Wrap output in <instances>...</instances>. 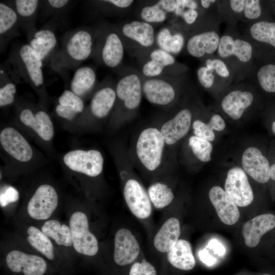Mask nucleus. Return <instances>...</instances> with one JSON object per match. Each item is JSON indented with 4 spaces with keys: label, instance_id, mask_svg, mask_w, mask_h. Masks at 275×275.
Masks as SVG:
<instances>
[{
    "label": "nucleus",
    "instance_id": "c03bdc74",
    "mask_svg": "<svg viewBox=\"0 0 275 275\" xmlns=\"http://www.w3.org/2000/svg\"><path fill=\"white\" fill-rule=\"evenodd\" d=\"M129 275H157L155 267L146 260L135 262L131 266Z\"/></svg>",
    "mask_w": 275,
    "mask_h": 275
},
{
    "label": "nucleus",
    "instance_id": "423d86ee",
    "mask_svg": "<svg viewBox=\"0 0 275 275\" xmlns=\"http://www.w3.org/2000/svg\"><path fill=\"white\" fill-rule=\"evenodd\" d=\"M253 85L249 82L239 83L233 86L222 98L220 106L222 111L231 119H240L245 112L250 108L255 101L256 89L251 90Z\"/></svg>",
    "mask_w": 275,
    "mask_h": 275
},
{
    "label": "nucleus",
    "instance_id": "f03ea898",
    "mask_svg": "<svg viewBox=\"0 0 275 275\" xmlns=\"http://www.w3.org/2000/svg\"><path fill=\"white\" fill-rule=\"evenodd\" d=\"M217 57L230 70L234 80H245L255 60L253 47L235 25H229L220 37Z\"/></svg>",
    "mask_w": 275,
    "mask_h": 275
},
{
    "label": "nucleus",
    "instance_id": "473e14b6",
    "mask_svg": "<svg viewBox=\"0 0 275 275\" xmlns=\"http://www.w3.org/2000/svg\"><path fill=\"white\" fill-rule=\"evenodd\" d=\"M116 90L105 85L100 88L94 94L90 104L93 115L98 118L106 116L113 108L116 99Z\"/></svg>",
    "mask_w": 275,
    "mask_h": 275
},
{
    "label": "nucleus",
    "instance_id": "4c0bfd02",
    "mask_svg": "<svg viewBox=\"0 0 275 275\" xmlns=\"http://www.w3.org/2000/svg\"><path fill=\"white\" fill-rule=\"evenodd\" d=\"M188 144L194 154L199 160L204 162L211 160L213 149L211 142L193 135L189 139Z\"/></svg>",
    "mask_w": 275,
    "mask_h": 275
},
{
    "label": "nucleus",
    "instance_id": "680f3d73",
    "mask_svg": "<svg viewBox=\"0 0 275 275\" xmlns=\"http://www.w3.org/2000/svg\"><path fill=\"white\" fill-rule=\"evenodd\" d=\"M273 13H274V15L275 17V1H274V6H273Z\"/></svg>",
    "mask_w": 275,
    "mask_h": 275
},
{
    "label": "nucleus",
    "instance_id": "6e6d98bb",
    "mask_svg": "<svg viewBox=\"0 0 275 275\" xmlns=\"http://www.w3.org/2000/svg\"><path fill=\"white\" fill-rule=\"evenodd\" d=\"M158 2L167 13L175 12L177 8V0H160Z\"/></svg>",
    "mask_w": 275,
    "mask_h": 275
},
{
    "label": "nucleus",
    "instance_id": "c756f323",
    "mask_svg": "<svg viewBox=\"0 0 275 275\" xmlns=\"http://www.w3.org/2000/svg\"><path fill=\"white\" fill-rule=\"evenodd\" d=\"M180 235L179 220L175 217H171L163 223L156 234L154 238V245L160 252H168L179 240Z\"/></svg>",
    "mask_w": 275,
    "mask_h": 275
},
{
    "label": "nucleus",
    "instance_id": "4d7b16f0",
    "mask_svg": "<svg viewBox=\"0 0 275 275\" xmlns=\"http://www.w3.org/2000/svg\"><path fill=\"white\" fill-rule=\"evenodd\" d=\"M201 260L208 265H211L215 263V259L212 257L206 249L203 250L199 253Z\"/></svg>",
    "mask_w": 275,
    "mask_h": 275
},
{
    "label": "nucleus",
    "instance_id": "9b49d317",
    "mask_svg": "<svg viewBox=\"0 0 275 275\" xmlns=\"http://www.w3.org/2000/svg\"><path fill=\"white\" fill-rule=\"evenodd\" d=\"M58 201V194L53 186L41 185L29 201L27 212L34 219H48L56 209Z\"/></svg>",
    "mask_w": 275,
    "mask_h": 275
},
{
    "label": "nucleus",
    "instance_id": "09e8293b",
    "mask_svg": "<svg viewBox=\"0 0 275 275\" xmlns=\"http://www.w3.org/2000/svg\"><path fill=\"white\" fill-rule=\"evenodd\" d=\"M185 43V39L182 34L179 32L176 33L172 35L171 43V53L177 54L182 49Z\"/></svg>",
    "mask_w": 275,
    "mask_h": 275
},
{
    "label": "nucleus",
    "instance_id": "bf43d9fd",
    "mask_svg": "<svg viewBox=\"0 0 275 275\" xmlns=\"http://www.w3.org/2000/svg\"><path fill=\"white\" fill-rule=\"evenodd\" d=\"M217 1L215 0H201L200 1L201 6L204 9L209 8L212 4H215Z\"/></svg>",
    "mask_w": 275,
    "mask_h": 275
},
{
    "label": "nucleus",
    "instance_id": "6e6552de",
    "mask_svg": "<svg viewBox=\"0 0 275 275\" xmlns=\"http://www.w3.org/2000/svg\"><path fill=\"white\" fill-rule=\"evenodd\" d=\"M164 141L160 131L155 128L144 129L136 143V153L141 162L149 170L160 164Z\"/></svg>",
    "mask_w": 275,
    "mask_h": 275
},
{
    "label": "nucleus",
    "instance_id": "13d9d810",
    "mask_svg": "<svg viewBox=\"0 0 275 275\" xmlns=\"http://www.w3.org/2000/svg\"><path fill=\"white\" fill-rule=\"evenodd\" d=\"M117 8L124 9L129 7L133 2L132 0H108Z\"/></svg>",
    "mask_w": 275,
    "mask_h": 275
},
{
    "label": "nucleus",
    "instance_id": "7ed1b4c3",
    "mask_svg": "<svg viewBox=\"0 0 275 275\" xmlns=\"http://www.w3.org/2000/svg\"><path fill=\"white\" fill-rule=\"evenodd\" d=\"M7 62L20 78L35 89H44L43 62L28 43L14 46Z\"/></svg>",
    "mask_w": 275,
    "mask_h": 275
},
{
    "label": "nucleus",
    "instance_id": "6ab92c4d",
    "mask_svg": "<svg viewBox=\"0 0 275 275\" xmlns=\"http://www.w3.org/2000/svg\"><path fill=\"white\" fill-rule=\"evenodd\" d=\"M47 24L34 33L28 44L42 60L43 64L49 61L59 49L55 26Z\"/></svg>",
    "mask_w": 275,
    "mask_h": 275
},
{
    "label": "nucleus",
    "instance_id": "b1692460",
    "mask_svg": "<svg viewBox=\"0 0 275 275\" xmlns=\"http://www.w3.org/2000/svg\"><path fill=\"white\" fill-rule=\"evenodd\" d=\"M209 198L224 224L232 225L237 222L240 217L237 206L221 187H211L209 191Z\"/></svg>",
    "mask_w": 275,
    "mask_h": 275
},
{
    "label": "nucleus",
    "instance_id": "0eeeda50",
    "mask_svg": "<svg viewBox=\"0 0 275 275\" xmlns=\"http://www.w3.org/2000/svg\"><path fill=\"white\" fill-rule=\"evenodd\" d=\"M219 20L217 15L210 23L201 28V30L188 38L186 48L190 56L198 59H204L205 58L206 59L217 51L221 37L216 22Z\"/></svg>",
    "mask_w": 275,
    "mask_h": 275
},
{
    "label": "nucleus",
    "instance_id": "58836bf2",
    "mask_svg": "<svg viewBox=\"0 0 275 275\" xmlns=\"http://www.w3.org/2000/svg\"><path fill=\"white\" fill-rule=\"evenodd\" d=\"M140 16L143 21L149 23L163 22L167 18V12L157 2L154 5L144 7Z\"/></svg>",
    "mask_w": 275,
    "mask_h": 275
},
{
    "label": "nucleus",
    "instance_id": "8fccbe9b",
    "mask_svg": "<svg viewBox=\"0 0 275 275\" xmlns=\"http://www.w3.org/2000/svg\"><path fill=\"white\" fill-rule=\"evenodd\" d=\"M56 112L59 116L68 120L73 119L78 114L74 109L60 104L56 106Z\"/></svg>",
    "mask_w": 275,
    "mask_h": 275
},
{
    "label": "nucleus",
    "instance_id": "5fc2aeb1",
    "mask_svg": "<svg viewBox=\"0 0 275 275\" xmlns=\"http://www.w3.org/2000/svg\"><path fill=\"white\" fill-rule=\"evenodd\" d=\"M207 247L212 249L215 254L219 256H224L226 253V249L224 245L215 239H211L209 241Z\"/></svg>",
    "mask_w": 275,
    "mask_h": 275
},
{
    "label": "nucleus",
    "instance_id": "0e129e2a",
    "mask_svg": "<svg viewBox=\"0 0 275 275\" xmlns=\"http://www.w3.org/2000/svg\"><path fill=\"white\" fill-rule=\"evenodd\" d=\"M273 61H274L275 62V57H274V59L273 60Z\"/></svg>",
    "mask_w": 275,
    "mask_h": 275
},
{
    "label": "nucleus",
    "instance_id": "dca6fc26",
    "mask_svg": "<svg viewBox=\"0 0 275 275\" xmlns=\"http://www.w3.org/2000/svg\"><path fill=\"white\" fill-rule=\"evenodd\" d=\"M243 170L257 182L265 184L270 179V162L259 148L251 146L243 152L241 157Z\"/></svg>",
    "mask_w": 275,
    "mask_h": 275
},
{
    "label": "nucleus",
    "instance_id": "a878e982",
    "mask_svg": "<svg viewBox=\"0 0 275 275\" xmlns=\"http://www.w3.org/2000/svg\"><path fill=\"white\" fill-rule=\"evenodd\" d=\"M8 3L16 11L20 28L26 33L29 40L37 31L36 20L41 1L15 0Z\"/></svg>",
    "mask_w": 275,
    "mask_h": 275
},
{
    "label": "nucleus",
    "instance_id": "37998d69",
    "mask_svg": "<svg viewBox=\"0 0 275 275\" xmlns=\"http://www.w3.org/2000/svg\"><path fill=\"white\" fill-rule=\"evenodd\" d=\"M165 69L156 61L149 59L143 64L142 72L146 77H155L161 76Z\"/></svg>",
    "mask_w": 275,
    "mask_h": 275
},
{
    "label": "nucleus",
    "instance_id": "c9c22d12",
    "mask_svg": "<svg viewBox=\"0 0 275 275\" xmlns=\"http://www.w3.org/2000/svg\"><path fill=\"white\" fill-rule=\"evenodd\" d=\"M27 240L35 249L50 261L56 260L54 248L50 239L35 226L27 229Z\"/></svg>",
    "mask_w": 275,
    "mask_h": 275
},
{
    "label": "nucleus",
    "instance_id": "aec40b11",
    "mask_svg": "<svg viewBox=\"0 0 275 275\" xmlns=\"http://www.w3.org/2000/svg\"><path fill=\"white\" fill-rule=\"evenodd\" d=\"M141 76L131 72L121 75L116 87L117 97L122 100L126 108H136L140 105L142 95Z\"/></svg>",
    "mask_w": 275,
    "mask_h": 275
},
{
    "label": "nucleus",
    "instance_id": "a19ab883",
    "mask_svg": "<svg viewBox=\"0 0 275 275\" xmlns=\"http://www.w3.org/2000/svg\"><path fill=\"white\" fill-rule=\"evenodd\" d=\"M193 128L195 135L210 142L215 140V133L208 123L196 120L193 122Z\"/></svg>",
    "mask_w": 275,
    "mask_h": 275
},
{
    "label": "nucleus",
    "instance_id": "e433bc0d",
    "mask_svg": "<svg viewBox=\"0 0 275 275\" xmlns=\"http://www.w3.org/2000/svg\"><path fill=\"white\" fill-rule=\"evenodd\" d=\"M150 200L156 208L161 209L169 205L174 198L172 189L167 185L157 182L148 188Z\"/></svg>",
    "mask_w": 275,
    "mask_h": 275
},
{
    "label": "nucleus",
    "instance_id": "f3484780",
    "mask_svg": "<svg viewBox=\"0 0 275 275\" xmlns=\"http://www.w3.org/2000/svg\"><path fill=\"white\" fill-rule=\"evenodd\" d=\"M172 78L163 76L146 77L142 82V91L151 103L165 105L171 103L176 96Z\"/></svg>",
    "mask_w": 275,
    "mask_h": 275
},
{
    "label": "nucleus",
    "instance_id": "393cba45",
    "mask_svg": "<svg viewBox=\"0 0 275 275\" xmlns=\"http://www.w3.org/2000/svg\"><path fill=\"white\" fill-rule=\"evenodd\" d=\"M192 119L189 109L184 108L179 111L173 118L161 127L160 133L164 142L173 145L184 137L188 132Z\"/></svg>",
    "mask_w": 275,
    "mask_h": 275
},
{
    "label": "nucleus",
    "instance_id": "72a5a7b5",
    "mask_svg": "<svg viewBox=\"0 0 275 275\" xmlns=\"http://www.w3.org/2000/svg\"><path fill=\"white\" fill-rule=\"evenodd\" d=\"M97 80L95 70L90 66L79 67L75 71L70 82V89L80 98L91 91Z\"/></svg>",
    "mask_w": 275,
    "mask_h": 275
},
{
    "label": "nucleus",
    "instance_id": "f257e3e1",
    "mask_svg": "<svg viewBox=\"0 0 275 275\" xmlns=\"http://www.w3.org/2000/svg\"><path fill=\"white\" fill-rule=\"evenodd\" d=\"M97 37V30L78 27L66 32L59 50L50 62L51 69L62 75L75 70L92 56Z\"/></svg>",
    "mask_w": 275,
    "mask_h": 275
},
{
    "label": "nucleus",
    "instance_id": "c85d7f7f",
    "mask_svg": "<svg viewBox=\"0 0 275 275\" xmlns=\"http://www.w3.org/2000/svg\"><path fill=\"white\" fill-rule=\"evenodd\" d=\"M119 34L145 48L151 47L155 43L153 26L143 21L133 20L124 24Z\"/></svg>",
    "mask_w": 275,
    "mask_h": 275
},
{
    "label": "nucleus",
    "instance_id": "412c9836",
    "mask_svg": "<svg viewBox=\"0 0 275 275\" xmlns=\"http://www.w3.org/2000/svg\"><path fill=\"white\" fill-rule=\"evenodd\" d=\"M140 248L131 232L125 228L118 230L114 238V260L119 266L132 263L138 257Z\"/></svg>",
    "mask_w": 275,
    "mask_h": 275
},
{
    "label": "nucleus",
    "instance_id": "2eb2a0df",
    "mask_svg": "<svg viewBox=\"0 0 275 275\" xmlns=\"http://www.w3.org/2000/svg\"><path fill=\"white\" fill-rule=\"evenodd\" d=\"M245 80L262 95L275 102V62L255 60Z\"/></svg>",
    "mask_w": 275,
    "mask_h": 275
},
{
    "label": "nucleus",
    "instance_id": "39448f33",
    "mask_svg": "<svg viewBox=\"0 0 275 275\" xmlns=\"http://www.w3.org/2000/svg\"><path fill=\"white\" fill-rule=\"evenodd\" d=\"M124 53L123 42L115 29L103 26L97 29V37L92 56L109 68H116L122 62Z\"/></svg>",
    "mask_w": 275,
    "mask_h": 275
},
{
    "label": "nucleus",
    "instance_id": "a18cd8bd",
    "mask_svg": "<svg viewBox=\"0 0 275 275\" xmlns=\"http://www.w3.org/2000/svg\"><path fill=\"white\" fill-rule=\"evenodd\" d=\"M172 35L168 28H164L160 30L155 37V42L158 48L171 53Z\"/></svg>",
    "mask_w": 275,
    "mask_h": 275
},
{
    "label": "nucleus",
    "instance_id": "603ef678",
    "mask_svg": "<svg viewBox=\"0 0 275 275\" xmlns=\"http://www.w3.org/2000/svg\"><path fill=\"white\" fill-rule=\"evenodd\" d=\"M199 15L197 10L187 9L183 11L181 17L186 24L192 25L197 21Z\"/></svg>",
    "mask_w": 275,
    "mask_h": 275
},
{
    "label": "nucleus",
    "instance_id": "ea45409f",
    "mask_svg": "<svg viewBox=\"0 0 275 275\" xmlns=\"http://www.w3.org/2000/svg\"><path fill=\"white\" fill-rule=\"evenodd\" d=\"M59 104L74 109L78 114L84 109V103L81 98L71 90H65L58 99Z\"/></svg>",
    "mask_w": 275,
    "mask_h": 275
},
{
    "label": "nucleus",
    "instance_id": "2f4dec72",
    "mask_svg": "<svg viewBox=\"0 0 275 275\" xmlns=\"http://www.w3.org/2000/svg\"><path fill=\"white\" fill-rule=\"evenodd\" d=\"M167 258L174 267L190 270L196 265V260L190 243L184 239H179L174 247L168 252Z\"/></svg>",
    "mask_w": 275,
    "mask_h": 275
},
{
    "label": "nucleus",
    "instance_id": "052dcab7",
    "mask_svg": "<svg viewBox=\"0 0 275 275\" xmlns=\"http://www.w3.org/2000/svg\"><path fill=\"white\" fill-rule=\"evenodd\" d=\"M270 162V179L272 182L275 183V160Z\"/></svg>",
    "mask_w": 275,
    "mask_h": 275
},
{
    "label": "nucleus",
    "instance_id": "f704fd0d",
    "mask_svg": "<svg viewBox=\"0 0 275 275\" xmlns=\"http://www.w3.org/2000/svg\"><path fill=\"white\" fill-rule=\"evenodd\" d=\"M41 230L59 245L66 247L72 245L69 226L62 224L57 219H49L43 224Z\"/></svg>",
    "mask_w": 275,
    "mask_h": 275
},
{
    "label": "nucleus",
    "instance_id": "4468645a",
    "mask_svg": "<svg viewBox=\"0 0 275 275\" xmlns=\"http://www.w3.org/2000/svg\"><path fill=\"white\" fill-rule=\"evenodd\" d=\"M204 65L197 71V76L201 85L206 89H211L219 84L229 85L234 78L226 64L217 57L205 60Z\"/></svg>",
    "mask_w": 275,
    "mask_h": 275
},
{
    "label": "nucleus",
    "instance_id": "bb28decb",
    "mask_svg": "<svg viewBox=\"0 0 275 275\" xmlns=\"http://www.w3.org/2000/svg\"><path fill=\"white\" fill-rule=\"evenodd\" d=\"M17 14L8 2L0 3V48L2 51L10 41L20 35Z\"/></svg>",
    "mask_w": 275,
    "mask_h": 275
},
{
    "label": "nucleus",
    "instance_id": "3c124183",
    "mask_svg": "<svg viewBox=\"0 0 275 275\" xmlns=\"http://www.w3.org/2000/svg\"><path fill=\"white\" fill-rule=\"evenodd\" d=\"M210 128L213 130L222 131L226 127V123L223 118L219 114L213 115L207 123Z\"/></svg>",
    "mask_w": 275,
    "mask_h": 275
},
{
    "label": "nucleus",
    "instance_id": "49530a36",
    "mask_svg": "<svg viewBox=\"0 0 275 275\" xmlns=\"http://www.w3.org/2000/svg\"><path fill=\"white\" fill-rule=\"evenodd\" d=\"M71 1L67 0H48L41 1L45 10L53 14L60 13L67 8Z\"/></svg>",
    "mask_w": 275,
    "mask_h": 275
},
{
    "label": "nucleus",
    "instance_id": "de8ad7c7",
    "mask_svg": "<svg viewBox=\"0 0 275 275\" xmlns=\"http://www.w3.org/2000/svg\"><path fill=\"white\" fill-rule=\"evenodd\" d=\"M19 198V193L15 188L9 186L1 193L0 205L5 207L9 204L17 201Z\"/></svg>",
    "mask_w": 275,
    "mask_h": 275
},
{
    "label": "nucleus",
    "instance_id": "4be33fe9",
    "mask_svg": "<svg viewBox=\"0 0 275 275\" xmlns=\"http://www.w3.org/2000/svg\"><path fill=\"white\" fill-rule=\"evenodd\" d=\"M275 229V214L265 213L247 221L243 226L242 233L246 245L257 246L262 238Z\"/></svg>",
    "mask_w": 275,
    "mask_h": 275
},
{
    "label": "nucleus",
    "instance_id": "864d4df0",
    "mask_svg": "<svg viewBox=\"0 0 275 275\" xmlns=\"http://www.w3.org/2000/svg\"><path fill=\"white\" fill-rule=\"evenodd\" d=\"M266 113L267 117L270 118L269 129L272 134L275 135V102L268 103Z\"/></svg>",
    "mask_w": 275,
    "mask_h": 275
},
{
    "label": "nucleus",
    "instance_id": "e2e57ef3",
    "mask_svg": "<svg viewBox=\"0 0 275 275\" xmlns=\"http://www.w3.org/2000/svg\"><path fill=\"white\" fill-rule=\"evenodd\" d=\"M262 275H271V274H269V273H264V274H262Z\"/></svg>",
    "mask_w": 275,
    "mask_h": 275
},
{
    "label": "nucleus",
    "instance_id": "7c9ffc66",
    "mask_svg": "<svg viewBox=\"0 0 275 275\" xmlns=\"http://www.w3.org/2000/svg\"><path fill=\"white\" fill-rule=\"evenodd\" d=\"M274 1L245 0L241 20L247 24L261 20H275Z\"/></svg>",
    "mask_w": 275,
    "mask_h": 275
},
{
    "label": "nucleus",
    "instance_id": "1a4fd4ad",
    "mask_svg": "<svg viewBox=\"0 0 275 275\" xmlns=\"http://www.w3.org/2000/svg\"><path fill=\"white\" fill-rule=\"evenodd\" d=\"M69 227L71 230L72 246L79 254L94 256L98 251V243L95 236L89 230V221L86 214L75 211L70 216Z\"/></svg>",
    "mask_w": 275,
    "mask_h": 275
},
{
    "label": "nucleus",
    "instance_id": "9d476101",
    "mask_svg": "<svg viewBox=\"0 0 275 275\" xmlns=\"http://www.w3.org/2000/svg\"><path fill=\"white\" fill-rule=\"evenodd\" d=\"M63 161L70 170L90 177L97 176L103 170V157L96 150L71 151L64 155Z\"/></svg>",
    "mask_w": 275,
    "mask_h": 275
},
{
    "label": "nucleus",
    "instance_id": "cd10ccee",
    "mask_svg": "<svg viewBox=\"0 0 275 275\" xmlns=\"http://www.w3.org/2000/svg\"><path fill=\"white\" fill-rule=\"evenodd\" d=\"M19 119L23 124L31 128L44 141H49L53 137V124L45 111L40 110L34 114L30 108H24L20 113Z\"/></svg>",
    "mask_w": 275,
    "mask_h": 275
},
{
    "label": "nucleus",
    "instance_id": "f8f14e48",
    "mask_svg": "<svg viewBox=\"0 0 275 275\" xmlns=\"http://www.w3.org/2000/svg\"><path fill=\"white\" fill-rule=\"evenodd\" d=\"M225 190L237 206L245 207L253 201V189L246 173L240 167H234L228 171Z\"/></svg>",
    "mask_w": 275,
    "mask_h": 275
},
{
    "label": "nucleus",
    "instance_id": "ddd939ff",
    "mask_svg": "<svg viewBox=\"0 0 275 275\" xmlns=\"http://www.w3.org/2000/svg\"><path fill=\"white\" fill-rule=\"evenodd\" d=\"M5 263L11 272L21 275H44L48 270L44 258L19 250L10 251L6 256Z\"/></svg>",
    "mask_w": 275,
    "mask_h": 275
},
{
    "label": "nucleus",
    "instance_id": "20e7f679",
    "mask_svg": "<svg viewBox=\"0 0 275 275\" xmlns=\"http://www.w3.org/2000/svg\"><path fill=\"white\" fill-rule=\"evenodd\" d=\"M244 37L253 47L255 60L273 61L275 57V20L247 24Z\"/></svg>",
    "mask_w": 275,
    "mask_h": 275
},
{
    "label": "nucleus",
    "instance_id": "5701e85b",
    "mask_svg": "<svg viewBox=\"0 0 275 275\" xmlns=\"http://www.w3.org/2000/svg\"><path fill=\"white\" fill-rule=\"evenodd\" d=\"M0 142L4 149L17 160L26 162L33 156V151L29 143L12 127H7L1 131Z\"/></svg>",
    "mask_w": 275,
    "mask_h": 275
},
{
    "label": "nucleus",
    "instance_id": "a211bd4d",
    "mask_svg": "<svg viewBox=\"0 0 275 275\" xmlns=\"http://www.w3.org/2000/svg\"><path fill=\"white\" fill-rule=\"evenodd\" d=\"M125 202L132 213L140 219L148 218L152 212L150 199L140 183L129 179L124 188Z\"/></svg>",
    "mask_w": 275,
    "mask_h": 275
},
{
    "label": "nucleus",
    "instance_id": "79ce46f5",
    "mask_svg": "<svg viewBox=\"0 0 275 275\" xmlns=\"http://www.w3.org/2000/svg\"><path fill=\"white\" fill-rule=\"evenodd\" d=\"M149 59L156 61L165 68L175 64L176 62L173 54L158 48L153 49L150 53Z\"/></svg>",
    "mask_w": 275,
    "mask_h": 275
}]
</instances>
